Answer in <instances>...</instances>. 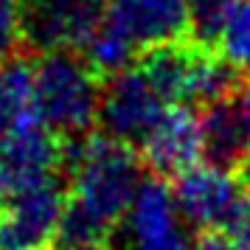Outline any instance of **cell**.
Segmentation results:
<instances>
[{
  "label": "cell",
  "mask_w": 250,
  "mask_h": 250,
  "mask_svg": "<svg viewBox=\"0 0 250 250\" xmlns=\"http://www.w3.org/2000/svg\"><path fill=\"white\" fill-rule=\"evenodd\" d=\"M70 197L62 222L65 245L99 248L124 222L135 200L141 163L124 141L107 135H82L68 152Z\"/></svg>",
  "instance_id": "cell-1"
},
{
  "label": "cell",
  "mask_w": 250,
  "mask_h": 250,
  "mask_svg": "<svg viewBox=\"0 0 250 250\" xmlns=\"http://www.w3.org/2000/svg\"><path fill=\"white\" fill-rule=\"evenodd\" d=\"M34 104L40 118L57 135L82 138L93 121H99V73L73 51H45L34 65Z\"/></svg>",
  "instance_id": "cell-2"
},
{
  "label": "cell",
  "mask_w": 250,
  "mask_h": 250,
  "mask_svg": "<svg viewBox=\"0 0 250 250\" xmlns=\"http://www.w3.org/2000/svg\"><path fill=\"white\" fill-rule=\"evenodd\" d=\"M138 68L169 104H214L233 87V68L200 40H174L149 48Z\"/></svg>",
  "instance_id": "cell-3"
},
{
  "label": "cell",
  "mask_w": 250,
  "mask_h": 250,
  "mask_svg": "<svg viewBox=\"0 0 250 250\" xmlns=\"http://www.w3.org/2000/svg\"><path fill=\"white\" fill-rule=\"evenodd\" d=\"M68 197L57 177L0 200V250H48L62 236Z\"/></svg>",
  "instance_id": "cell-4"
},
{
  "label": "cell",
  "mask_w": 250,
  "mask_h": 250,
  "mask_svg": "<svg viewBox=\"0 0 250 250\" xmlns=\"http://www.w3.org/2000/svg\"><path fill=\"white\" fill-rule=\"evenodd\" d=\"M174 191L160 177H144L118 233V250H194Z\"/></svg>",
  "instance_id": "cell-5"
},
{
  "label": "cell",
  "mask_w": 250,
  "mask_h": 250,
  "mask_svg": "<svg viewBox=\"0 0 250 250\" xmlns=\"http://www.w3.org/2000/svg\"><path fill=\"white\" fill-rule=\"evenodd\" d=\"M245 186L225 163H197L177 174L174 200L188 228L197 230H216L228 228L236 216L239 205L245 203Z\"/></svg>",
  "instance_id": "cell-6"
},
{
  "label": "cell",
  "mask_w": 250,
  "mask_h": 250,
  "mask_svg": "<svg viewBox=\"0 0 250 250\" xmlns=\"http://www.w3.org/2000/svg\"><path fill=\"white\" fill-rule=\"evenodd\" d=\"M166 104L169 102L160 96V90L149 82L144 70L126 68L110 76V82L102 87L99 121L107 135L118 138L124 144L129 141L141 144V138L163 115Z\"/></svg>",
  "instance_id": "cell-7"
},
{
  "label": "cell",
  "mask_w": 250,
  "mask_h": 250,
  "mask_svg": "<svg viewBox=\"0 0 250 250\" xmlns=\"http://www.w3.org/2000/svg\"><path fill=\"white\" fill-rule=\"evenodd\" d=\"M110 0H25V40L40 51L84 48Z\"/></svg>",
  "instance_id": "cell-8"
},
{
  "label": "cell",
  "mask_w": 250,
  "mask_h": 250,
  "mask_svg": "<svg viewBox=\"0 0 250 250\" xmlns=\"http://www.w3.org/2000/svg\"><path fill=\"white\" fill-rule=\"evenodd\" d=\"M203 152V118H197V113L186 104L166 107L152 129L141 138V158L158 177L183 174L200 163Z\"/></svg>",
  "instance_id": "cell-9"
},
{
  "label": "cell",
  "mask_w": 250,
  "mask_h": 250,
  "mask_svg": "<svg viewBox=\"0 0 250 250\" xmlns=\"http://www.w3.org/2000/svg\"><path fill=\"white\" fill-rule=\"evenodd\" d=\"M107 17L138 42V48L183 40L191 28V0H110Z\"/></svg>",
  "instance_id": "cell-10"
},
{
  "label": "cell",
  "mask_w": 250,
  "mask_h": 250,
  "mask_svg": "<svg viewBox=\"0 0 250 250\" xmlns=\"http://www.w3.org/2000/svg\"><path fill=\"white\" fill-rule=\"evenodd\" d=\"M203 135L205 152L216 163L233 166L250 158V79L233 84L225 96L208 104Z\"/></svg>",
  "instance_id": "cell-11"
},
{
  "label": "cell",
  "mask_w": 250,
  "mask_h": 250,
  "mask_svg": "<svg viewBox=\"0 0 250 250\" xmlns=\"http://www.w3.org/2000/svg\"><path fill=\"white\" fill-rule=\"evenodd\" d=\"M37 118L40 113L34 104V68L12 57L3 59L0 62V149ZM0 200H3V183H0Z\"/></svg>",
  "instance_id": "cell-12"
},
{
  "label": "cell",
  "mask_w": 250,
  "mask_h": 250,
  "mask_svg": "<svg viewBox=\"0 0 250 250\" xmlns=\"http://www.w3.org/2000/svg\"><path fill=\"white\" fill-rule=\"evenodd\" d=\"M135 51L138 42L107 14L99 23V28L90 34V40L84 42V59L90 62L96 73H107V76H115L129 68L135 59Z\"/></svg>",
  "instance_id": "cell-13"
},
{
  "label": "cell",
  "mask_w": 250,
  "mask_h": 250,
  "mask_svg": "<svg viewBox=\"0 0 250 250\" xmlns=\"http://www.w3.org/2000/svg\"><path fill=\"white\" fill-rule=\"evenodd\" d=\"M233 70L250 73V0H233L216 25L211 48Z\"/></svg>",
  "instance_id": "cell-14"
},
{
  "label": "cell",
  "mask_w": 250,
  "mask_h": 250,
  "mask_svg": "<svg viewBox=\"0 0 250 250\" xmlns=\"http://www.w3.org/2000/svg\"><path fill=\"white\" fill-rule=\"evenodd\" d=\"M25 40V0H0V62Z\"/></svg>",
  "instance_id": "cell-15"
},
{
  "label": "cell",
  "mask_w": 250,
  "mask_h": 250,
  "mask_svg": "<svg viewBox=\"0 0 250 250\" xmlns=\"http://www.w3.org/2000/svg\"><path fill=\"white\" fill-rule=\"evenodd\" d=\"M233 0H191V31L200 42L211 45L216 34V25L222 20L225 9Z\"/></svg>",
  "instance_id": "cell-16"
},
{
  "label": "cell",
  "mask_w": 250,
  "mask_h": 250,
  "mask_svg": "<svg viewBox=\"0 0 250 250\" xmlns=\"http://www.w3.org/2000/svg\"><path fill=\"white\" fill-rule=\"evenodd\" d=\"M225 236L230 239V245L236 250H250V194L245 197V203L239 205L236 216L228 222Z\"/></svg>",
  "instance_id": "cell-17"
},
{
  "label": "cell",
  "mask_w": 250,
  "mask_h": 250,
  "mask_svg": "<svg viewBox=\"0 0 250 250\" xmlns=\"http://www.w3.org/2000/svg\"><path fill=\"white\" fill-rule=\"evenodd\" d=\"M194 250H236L230 245V239L228 236H219V233H208V236L200 239V245H194Z\"/></svg>",
  "instance_id": "cell-18"
},
{
  "label": "cell",
  "mask_w": 250,
  "mask_h": 250,
  "mask_svg": "<svg viewBox=\"0 0 250 250\" xmlns=\"http://www.w3.org/2000/svg\"><path fill=\"white\" fill-rule=\"evenodd\" d=\"M59 250H99V248H87V245H62Z\"/></svg>",
  "instance_id": "cell-19"
}]
</instances>
